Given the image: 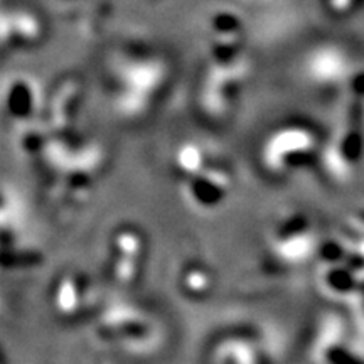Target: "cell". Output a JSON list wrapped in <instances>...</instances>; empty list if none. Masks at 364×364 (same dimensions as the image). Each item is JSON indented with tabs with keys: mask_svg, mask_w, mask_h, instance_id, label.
Segmentation results:
<instances>
[{
	"mask_svg": "<svg viewBox=\"0 0 364 364\" xmlns=\"http://www.w3.org/2000/svg\"><path fill=\"white\" fill-rule=\"evenodd\" d=\"M309 68H316L318 75L324 76H339L348 68V58L341 49L322 48L314 53L312 61L309 59Z\"/></svg>",
	"mask_w": 364,
	"mask_h": 364,
	"instance_id": "6da1fadb",
	"label": "cell"
}]
</instances>
